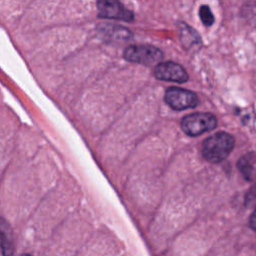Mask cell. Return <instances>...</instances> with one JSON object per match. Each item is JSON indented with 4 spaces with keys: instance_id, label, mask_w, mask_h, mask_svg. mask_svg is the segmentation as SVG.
Returning a JSON list of instances; mask_svg holds the SVG:
<instances>
[{
    "instance_id": "7c38bea8",
    "label": "cell",
    "mask_w": 256,
    "mask_h": 256,
    "mask_svg": "<svg viewBox=\"0 0 256 256\" xmlns=\"http://www.w3.org/2000/svg\"><path fill=\"white\" fill-rule=\"evenodd\" d=\"M249 225L251 227L252 230L256 231V208L254 209L253 213L251 214L250 216V219H249Z\"/></svg>"
},
{
    "instance_id": "8992f818",
    "label": "cell",
    "mask_w": 256,
    "mask_h": 256,
    "mask_svg": "<svg viewBox=\"0 0 256 256\" xmlns=\"http://www.w3.org/2000/svg\"><path fill=\"white\" fill-rule=\"evenodd\" d=\"M154 75L159 80L183 83L188 80L186 70L178 63L168 61L159 63L154 69Z\"/></svg>"
},
{
    "instance_id": "30bf717a",
    "label": "cell",
    "mask_w": 256,
    "mask_h": 256,
    "mask_svg": "<svg viewBox=\"0 0 256 256\" xmlns=\"http://www.w3.org/2000/svg\"><path fill=\"white\" fill-rule=\"evenodd\" d=\"M101 31L107 35V37H112L116 40H125L131 36L128 29L120 26H109L105 25L101 27Z\"/></svg>"
},
{
    "instance_id": "4fadbf2b",
    "label": "cell",
    "mask_w": 256,
    "mask_h": 256,
    "mask_svg": "<svg viewBox=\"0 0 256 256\" xmlns=\"http://www.w3.org/2000/svg\"><path fill=\"white\" fill-rule=\"evenodd\" d=\"M20 256H31V255L28 254V253H23V254H21Z\"/></svg>"
},
{
    "instance_id": "7a4b0ae2",
    "label": "cell",
    "mask_w": 256,
    "mask_h": 256,
    "mask_svg": "<svg viewBox=\"0 0 256 256\" xmlns=\"http://www.w3.org/2000/svg\"><path fill=\"white\" fill-rule=\"evenodd\" d=\"M123 57L129 62L151 65L156 63L159 64L163 57V53L161 50L152 45L134 44L128 46L124 50Z\"/></svg>"
},
{
    "instance_id": "ba28073f",
    "label": "cell",
    "mask_w": 256,
    "mask_h": 256,
    "mask_svg": "<svg viewBox=\"0 0 256 256\" xmlns=\"http://www.w3.org/2000/svg\"><path fill=\"white\" fill-rule=\"evenodd\" d=\"M180 39L181 43L185 49L198 48L201 45V38L197 32L191 27L187 26L185 23H182L180 30Z\"/></svg>"
},
{
    "instance_id": "6da1fadb",
    "label": "cell",
    "mask_w": 256,
    "mask_h": 256,
    "mask_svg": "<svg viewBox=\"0 0 256 256\" xmlns=\"http://www.w3.org/2000/svg\"><path fill=\"white\" fill-rule=\"evenodd\" d=\"M233 147V136L227 132L220 131L204 140L202 155L208 162L219 163L228 157Z\"/></svg>"
},
{
    "instance_id": "5b68a950",
    "label": "cell",
    "mask_w": 256,
    "mask_h": 256,
    "mask_svg": "<svg viewBox=\"0 0 256 256\" xmlns=\"http://www.w3.org/2000/svg\"><path fill=\"white\" fill-rule=\"evenodd\" d=\"M97 10L99 17L131 21L133 13L118 1L102 0L97 2Z\"/></svg>"
},
{
    "instance_id": "9c48e42d",
    "label": "cell",
    "mask_w": 256,
    "mask_h": 256,
    "mask_svg": "<svg viewBox=\"0 0 256 256\" xmlns=\"http://www.w3.org/2000/svg\"><path fill=\"white\" fill-rule=\"evenodd\" d=\"M255 158L256 157L253 153L245 154L244 156H242L239 159V161L237 163V167H238L239 171L242 173V175L246 179H251L252 172H253V169H254Z\"/></svg>"
},
{
    "instance_id": "3957f363",
    "label": "cell",
    "mask_w": 256,
    "mask_h": 256,
    "mask_svg": "<svg viewBox=\"0 0 256 256\" xmlns=\"http://www.w3.org/2000/svg\"><path fill=\"white\" fill-rule=\"evenodd\" d=\"M216 117L211 113H192L183 117L182 130L189 136H198L215 128Z\"/></svg>"
},
{
    "instance_id": "277c9868",
    "label": "cell",
    "mask_w": 256,
    "mask_h": 256,
    "mask_svg": "<svg viewBox=\"0 0 256 256\" xmlns=\"http://www.w3.org/2000/svg\"><path fill=\"white\" fill-rule=\"evenodd\" d=\"M164 99L165 102L174 110L193 108L198 104V97L194 92L177 87L168 88L165 92Z\"/></svg>"
},
{
    "instance_id": "8fae6325",
    "label": "cell",
    "mask_w": 256,
    "mask_h": 256,
    "mask_svg": "<svg viewBox=\"0 0 256 256\" xmlns=\"http://www.w3.org/2000/svg\"><path fill=\"white\" fill-rule=\"evenodd\" d=\"M199 17L205 26H211L214 23V16L207 5H202L199 8Z\"/></svg>"
},
{
    "instance_id": "52a82bcc",
    "label": "cell",
    "mask_w": 256,
    "mask_h": 256,
    "mask_svg": "<svg viewBox=\"0 0 256 256\" xmlns=\"http://www.w3.org/2000/svg\"><path fill=\"white\" fill-rule=\"evenodd\" d=\"M0 252L2 256H15L13 230L3 217H0Z\"/></svg>"
}]
</instances>
